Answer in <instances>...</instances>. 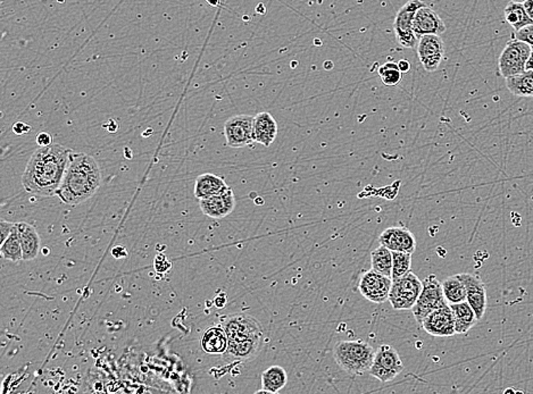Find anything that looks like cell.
Returning a JSON list of instances; mask_svg holds the SVG:
<instances>
[{
    "label": "cell",
    "instance_id": "cell-6",
    "mask_svg": "<svg viewBox=\"0 0 533 394\" xmlns=\"http://www.w3.org/2000/svg\"><path fill=\"white\" fill-rule=\"evenodd\" d=\"M531 52L532 48L527 43L517 39H512L499 56L498 67L500 75L504 79H507L523 73Z\"/></svg>",
    "mask_w": 533,
    "mask_h": 394
},
{
    "label": "cell",
    "instance_id": "cell-34",
    "mask_svg": "<svg viewBox=\"0 0 533 394\" xmlns=\"http://www.w3.org/2000/svg\"><path fill=\"white\" fill-rule=\"evenodd\" d=\"M35 141H37V145L39 147L50 146L52 143H54L52 142V135L48 132H40L35 137Z\"/></svg>",
    "mask_w": 533,
    "mask_h": 394
},
{
    "label": "cell",
    "instance_id": "cell-29",
    "mask_svg": "<svg viewBox=\"0 0 533 394\" xmlns=\"http://www.w3.org/2000/svg\"><path fill=\"white\" fill-rule=\"evenodd\" d=\"M0 254H1V257L4 259L9 260L13 263H18L20 260H23V250H22V246H21L16 225H15L14 230L6 240L1 243Z\"/></svg>",
    "mask_w": 533,
    "mask_h": 394
},
{
    "label": "cell",
    "instance_id": "cell-37",
    "mask_svg": "<svg viewBox=\"0 0 533 394\" xmlns=\"http://www.w3.org/2000/svg\"><path fill=\"white\" fill-rule=\"evenodd\" d=\"M398 67H399V71L402 72V73H408V72H410V62H408V60H399Z\"/></svg>",
    "mask_w": 533,
    "mask_h": 394
},
{
    "label": "cell",
    "instance_id": "cell-17",
    "mask_svg": "<svg viewBox=\"0 0 533 394\" xmlns=\"http://www.w3.org/2000/svg\"><path fill=\"white\" fill-rule=\"evenodd\" d=\"M446 29L444 21L431 7L417 9L413 20V31L417 39L427 35H442Z\"/></svg>",
    "mask_w": 533,
    "mask_h": 394
},
{
    "label": "cell",
    "instance_id": "cell-3",
    "mask_svg": "<svg viewBox=\"0 0 533 394\" xmlns=\"http://www.w3.org/2000/svg\"><path fill=\"white\" fill-rule=\"evenodd\" d=\"M376 350L361 340L339 341L333 348V357L340 368L348 374L361 375L370 371Z\"/></svg>",
    "mask_w": 533,
    "mask_h": 394
},
{
    "label": "cell",
    "instance_id": "cell-39",
    "mask_svg": "<svg viewBox=\"0 0 533 394\" xmlns=\"http://www.w3.org/2000/svg\"><path fill=\"white\" fill-rule=\"evenodd\" d=\"M324 66H325V69H332L333 64L331 63V62H327V63L324 64Z\"/></svg>",
    "mask_w": 533,
    "mask_h": 394
},
{
    "label": "cell",
    "instance_id": "cell-20",
    "mask_svg": "<svg viewBox=\"0 0 533 394\" xmlns=\"http://www.w3.org/2000/svg\"><path fill=\"white\" fill-rule=\"evenodd\" d=\"M18 237H20L21 246L23 250V260L30 261L37 258L40 252V237L38 235L37 230L31 224L16 223Z\"/></svg>",
    "mask_w": 533,
    "mask_h": 394
},
{
    "label": "cell",
    "instance_id": "cell-32",
    "mask_svg": "<svg viewBox=\"0 0 533 394\" xmlns=\"http://www.w3.org/2000/svg\"><path fill=\"white\" fill-rule=\"evenodd\" d=\"M514 37L517 40L527 43L529 46H531V48H533V24L524 26V28H522L519 31H516Z\"/></svg>",
    "mask_w": 533,
    "mask_h": 394
},
{
    "label": "cell",
    "instance_id": "cell-21",
    "mask_svg": "<svg viewBox=\"0 0 533 394\" xmlns=\"http://www.w3.org/2000/svg\"><path fill=\"white\" fill-rule=\"evenodd\" d=\"M201 344L206 354H223L228 350L229 339L222 325L211 326L201 335Z\"/></svg>",
    "mask_w": 533,
    "mask_h": 394
},
{
    "label": "cell",
    "instance_id": "cell-27",
    "mask_svg": "<svg viewBox=\"0 0 533 394\" xmlns=\"http://www.w3.org/2000/svg\"><path fill=\"white\" fill-rule=\"evenodd\" d=\"M442 283L444 298L449 305L466 301V288L459 275L448 277Z\"/></svg>",
    "mask_w": 533,
    "mask_h": 394
},
{
    "label": "cell",
    "instance_id": "cell-4",
    "mask_svg": "<svg viewBox=\"0 0 533 394\" xmlns=\"http://www.w3.org/2000/svg\"><path fill=\"white\" fill-rule=\"evenodd\" d=\"M423 282L410 271L404 276L393 278L389 293V301L395 310L413 308L421 294Z\"/></svg>",
    "mask_w": 533,
    "mask_h": 394
},
{
    "label": "cell",
    "instance_id": "cell-1",
    "mask_svg": "<svg viewBox=\"0 0 533 394\" xmlns=\"http://www.w3.org/2000/svg\"><path fill=\"white\" fill-rule=\"evenodd\" d=\"M71 152V149L58 143L39 147L30 158L22 176L24 190L38 197L56 196L63 182Z\"/></svg>",
    "mask_w": 533,
    "mask_h": 394
},
{
    "label": "cell",
    "instance_id": "cell-26",
    "mask_svg": "<svg viewBox=\"0 0 533 394\" xmlns=\"http://www.w3.org/2000/svg\"><path fill=\"white\" fill-rule=\"evenodd\" d=\"M505 20L513 28L514 31H519L524 26L533 24V21L525 12L523 4L510 1L504 9Z\"/></svg>",
    "mask_w": 533,
    "mask_h": 394
},
{
    "label": "cell",
    "instance_id": "cell-30",
    "mask_svg": "<svg viewBox=\"0 0 533 394\" xmlns=\"http://www.w3.org/2000/svg\"><path fill=\"white\" fill-rule=\"evenodd\" d=\"M412 254L408 252H393V275L391 278H398L410 271Z\"/></svg>",
    "mask_w": 533,
    "mask_h": 394
},
{
    "label": "cell",
    "instance_id": "cell-19",
    "mask_svg": "<svg viewBox=\"0 0 533 394\" xmlns=\"http://www.w3.org/2000/svg\"><path fill=\"white\" fill-rule=\"evenodd\" d=\"M254 141L263 146L270 147L278 135V123L270 113L263 112L254 118L252 128Z\"/></svg>",
    "mask_w": 533,
    "mask_h": 394
},
{
    "label": "cell",
    "instance_id": "cell-35",
    "mask_svg": "<svg viewBox=\"0 0 533 394\" xmlns=\"http://www.w3.org/2000/svg\"><path fill=\"white\" fill-rule=\"evenodd\" d=\"M30 130H31V126L29 124L24 123V122H18L13 126V132L18 135H26V133H29Z\"/></svg>",
    "mask_w": 533,
    "mask_h": 394
},
{
    "label": "cell",
    "instance_id": "cell-9",
    "mask_svg": "<svg viewBox=\"0 0 533 394\" xmlns=\"http://www.w3.org/2000/svg\"><path fill=\"white\" fill-rule=\"evenodd\" d=\"M221 325L227 333L229 342L264 337L261 324L249 315L238 314L225 317L222 320Z\"/></svg>",
    "mask_w": 533,
    "mask_h": 394
},
{
    "label": "cell",
    "instance_id": "cell-33",
    "mask_svg": "<svg viewBox=\"0 0 533 394\" xmlns=\"http://www.w3.org/2000/svg\"><path fill=\"white\" fill-rule=\"evenodd\" d=\"M15 225H16V223H11V222H6V220L0 222V244L6 240L9 235L12 233Z\"/></svg>",
    "mask_w": 533,
    "mask_h": 394
},
{
    "label": "cell",
    "instance_id": "cell-12",
    "mask_svg": "<svg viewBox=\"0 0 533 394\" xmlns=\"http://www.w3.org/2000/svg\"><path fill=\"white\" fill-rule=\"evenodd\" d=\"M417 56L420 63L427 72H436L444 56V45L438 35H427L420 38L417 43Z\"/></svg>",
    "mask_w": 533,
    "mask_h": 394
},
{
    "label": "cell",
    "instance_id": "cell-18",
    "mask_svg": "<svg viewBox=\"0 0 533 394\" xmlns=\"http://www.w3.org/2000/svg\"><path fill=\"white\" fill-rule=\"evenodd\" d=\"M264 337H254L242 341L229 342L223 356L228 361H248L254 359L261 350Z\"/></svg>",
    "mask_w": 533,
    "mask_h": 394
},
{
    "label": "cell",
    "instance_id": "cell-40",
    "mask_svg": "<svg viewBox=\"0 0 533 394\" xmlns=\"http://www.w3.org/2000/svg\"><path fill=\"white\" fill-rule=\"evenodd\" d=\"M510 1H515V3H524L525 0H510Z\"/></svg>",
    "mask_w": 533,
    "mask_h": 394
},
{
    "label": "cell",
    "instance_id": "cell-10",
    "mask_svg": "<svg viewBox=\"0 0 533 394\" xmlns=\"http://www.w3.org/2000/svg\"><path fill=\"white\" fill-rule=\"evenodd\" d=\"M254 116L250 115H235L224 124V135L227 145L231 148H244L250 146L254 141L252 135Z\"/></svg>",
    "mask_w": 533,
    "mask_h": 394
},
{
    "label": "cell",
    "instance_id": "cell-28",
    "mask_svg": "<svg viewBox=\"0 0 533 394\" xmlns=\"http://www.w3.org/2000/svg\"><path fill=\"white\" fill-rule=\"evenodd\" d=\"M372 269L380 274L391 277L393 275V252L387 247L380 246L371 254Z\"/></svg>",
    "mask_w": 533,
    "mask_h": 394
},
{
    "label": "cell",
    "instance_id": "cell-13",
    "mask_svg": "<svg viewBox=\"0 0 533 394\" xmlns=\"http://www.w3.org/2000/svg\"><path fill=\"white\" fill-rule=\"evenodd\" d=\"M421 325L427 334L432 337H453L456 334L455 320L449 303L434 309L423 320Z\"/></svg>",
    "mask_w": 533,
    "mask_h": 394
},
{
    "label": "cell",
    "instance_id": "cell-38",
    "mask_svg": "<svg viewBox=\"0 0 533 394\" xmlns=\"http://www.w3.org/2000/svg\"><path fill=\"white\" fill-rule=\"evenodd\" d=\"M525 69L533 72V48L532 52H531L530 57L527 60V65H525Z\"/></svg>",
    "mask_w": 533,
    "mask_h": 394
},
{
    "label": "cell",
    "instance_id": "cell-16",
    "mask_svg": "<svg viewBox=\"0 0 533 394\" xmlns=\"http://www.w3.org/2000/svg\"><path fill=\"white\" fill-rule=\"evenodd\" d=\"M199 207L201 212L208 218L214 220H221L227 218L235 207V197L231 188L222 193L214 194L211 197L205 198L199 201Z\"/></svg>",
    "mask_w": 533,
    "mask_h": 394
},
{
    "label": "cell",
    "instance_id": "cell-2",
    "mask_svg": "<svg viewBox=\"0 0 533 394\" xmlns=\"http://www.w3.org/2000/svg\"><path fill=\"white\" fill-rule=\"evenodd\" d=\"M101 184V171L95 158L84 152H72L56 196L66 205L78 206L90 199Z\"/></svg>",
    "mask_w": 533,
    "mask_h": 394
},
{
    "label": "cell",
    "instance_id": "cell-25",
    "mask_svg": "<svg viewBox=\"0 0 533 394\" xmlns=\"http://www.w3.org/2000/svg\"><path fill=\"white\" fill-rule=\"evenodd\" d=\"M506 88L516 97H533V72L525 69L523 73L507 77Z\"/></svg>",
    "mask_w": 533,
    "mask_h": 394
},
{
    "label": "cell",
    "instance_id": "cell-24",
    "mask_svg": "<svg viewBox=\"0 0 533 394\" xmlns=\"http://www.w3.org/2000/svg\"><path fill=\"white\" fill-rule=\"evenodd\" d=\"M287 371H284L281 366H271L262 374V390L257 391V393H279L287 385Z\"/></svg>",
    "mask_w": 533,
    "mask_h": 394
},
{
    "label": "cell",
    "instance_id": "cell-14",
    "mask_svg": "<svg viewBox=\"0 0 533 394\" xmlns=\"http://www.w3.org/2000/svg\"><path fill=\"white\" fill-rule=\"evenodd\" d=\"M457 275L466 288V301L473 308L478 320H481L485 316L486 309H487V290H486L485 283L482 282L478 275L469 274V273H461Z\"/></svg>",
    "mask_w": 533,
    "mask_h": 394
},
{
    "label": "cell",
    "instance_id": "cell-23",
    "mask_svg": "<svg viewBox=\"0 0 533 394\" xmlns=\"http://www.w3.org/2000/svg\"><path fill=\"white\" fill-rule=\"evenodd\" d=\"M455 320L456 334H466L479 320L468 301L449 305Z\"/></svg>",
    "mask_w": 533,
    "mask_h": 394
},
{
    "label": "cell",
    "instance_id": "cell-22",
    "mask_svg": "<svg viewBox=\"0 0 533 394\" xmlns=\"http://www.w3.org/2000/svg\"><path fill=\"white\" fill-rule=\"evenodd\" d=\"M228 188L229 186L221 176L206 173V174L199 175L196 180L195 197L201 201L214 194L227 191Z\"/></svg>",
    "mask_w": 533,
    "mask_h": 394
},
{
    "label": "cell",
    "instance_id": "cell-15",
    "mask_svg": "<svg viewBox=\"0 0 533 394\" xmlns=\"http://www.w3.org/2000/svg\"><path fill=\"white\" fill-rule=\"evenodd\" d=\"M378 242L391 252L414 254L416 249V239L413 233L402 226H393L384 230L378 237Z\"/></svg>",
    "mask_w": 533,
    "mask_h": 394
},
{
    "label": "cell",
    "instance_id": "cell-31",
    "mask_svg": "<svg viewBox=\"0 0 533 394\" xmlns=\"http://www.w3.org/2000/svg\"><path fill=\"white\" fill-rule=\"evenodd\" d=\"M378 75L384 86H395L402 80V72L399 71L398 64L388 62L378 67Z\"/></svg>",
    "mask_w": 533,
    "mask_h": 394
},
{
    "label": "cell",
    "instance_id": "cell-11",
    "mask_svg": "<svg viewBox=\"0 0 533 394\" xmlns=\"http://www.w3.org/2000/svg\"><path fill=\"white\" fill-rule=\"evenodd\" d=\"M393 286V278L380 274L374 269L366 271L361 275L359 288L361 296L374 303H383L389 300L390 290Z\"/></svg>",
    "mask_w": 533,
    "mask_h": 394
},
{
    "label": "cell",
    "instance_id": "cell-8",
    "mask_svg": "<svg viewBox=\"0 0 533 394\" xmlns=\"http://www.w3.org/2000/svg\"><path fill=\"white\" fill-rule=\"evenodd\" d=\"M404 363L395 348L383 344L376 350L370 373L380 382L387 383L395 380L403 371Z\"/></svg>",
    "mask_w": 533,
    "mask_h": 394
},
{
    "label": "cell",
    "instance_id": "cell-7",
    "mask_svg": "<svg viewBox=\"0 0 533 394\" xmlns=\"http://www.w3.org/2000/svg\"><path fill=\"white\" fill-rule=\"evenodd\" d=\"M423 6H427V4L422 0H410L395 15L393 31L397 43L403 48H414L419 40L413 31V20L417 9Z\"/></svg>",
    "mask_w": 533,
    "mask_h": 394
},
{
    "label": "cell",
    "instance_id": "cell-5",
    "mask_svg": "<svg viewBox=\"0 0 533 394\" xmlns=\"http://www.w3.org/2000/svg\"><path fill=\"white\" fill-rule=\"evenodd\" d=\"M422 282L423 288L421 294L412 308L414 317L419 324H422L423 320L434 309L448 305L442 290V283L437 278L436 275H429Z\"/></svg>",
    "mask_w": 533,
    "mask_h": 394
},
{
    "label": "cell",
    "instance_id": "cell-36",
    "mask_svg": "<svg viewBox=\"0 0 533 394\" xmlns=\"http://www.w3.org/2000/svg\"><path fill=\"white\" fill-rule=\"evenodd\" d=\"M523 6H524L525 12L529 15V18L533 21V0H525Z\"/></svg>",
    "mask_w": 533,
    "mask_h": 394
}]
</instances>
